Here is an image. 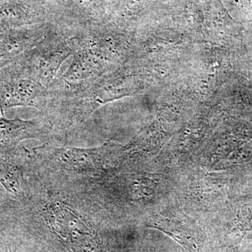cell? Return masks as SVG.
Instances as JSON below:
<instances>
[{
  "label": "cell",
  "instance_id": "cell-1",
  "mask_svg": "<svg viewBox=\"0 0 252 252\" xmlns=\"http://www.w3.org/2000/svg\"><path fill=\"white\" fill-rule=\"evenodd\" d=\"M120 152L112 143L91 148L45 143L27 151L23 167L56 183L84 189L106 177Z\"/></svg>",
  "mask_w": 252,
  "mask_h": 252
},
{
  "label": "cell",
  "instance_id": "cell-6",
  "mask_svg": "<svg viewBox=\"0 0 252 252\" xmlns=\"http://www.w3.org/2000/svg\"><path fill=\"white\" fill-rule=\"evenodd\" d=\"M44 21L43 13L35 6L18 0L0 2V32L39 26Z\"/></svg>",
  "mask_w": 252,
  "mask_h": 252
},
{
  "label": "cell",
  "instance_id": "cell-7",
  "mask_svg": "<svg viewBox=\"0 0 252 252\" xmlns=\"http://www.w3.org/2000/svg\"><path fill=\"white\" fill-rule=\"evenodd\" d=\"M0 184L9 200L20 202L27 197L29 188L24 169L13 159L0 157Z\"/></svg>",
  "mask_w": 252,
  "mask_h": 252
},
{
  "label": "cell",
  "instance_id": "cell-4",
  "mask_svg": "<svg viewBox=\"0 0 252 252\" xmlns=\"http://www.w3.org/2000/svg\"><path fill=\"white\" fill-rule=\"evenodd\" d=\"M34 139L44 143L56 140L54 130L41 116L33 120L8 119L0 117V157L11 158L23 141Z\"/></svg>",
  "mask_w": 252,
  "mask_h": 252
},
{
  "label": "cell",
  "instance_id": "cell-3",
  "mask_svg": "<svg viewBox=\"0 0 252 252\" xmlns=\"http://www.w3.org/2000/svg\"><path fill=\"white\" fill-rule=\"evenodd\" d=\"M47 89L32 77L16 61L0 73V114L16 107H32L42 112L46 105Z\"/></svg>",
  "mask_w": 252,
  "mask_h": 252
},
{
  "label": "cell",
  "instance_id": "cell-8",
  "mask_svg": "<svg viewBox=\"0 0 252 252\" xmlns=\"http://www.w3.org/2000/svg\"><path fill=\"white\" fill-rule=\"evenodd\" d=\"M59 4L64 6L65 9L78 11L79 12L90 11L95 6L98 0H56Z\"/></svg>",
  "mask_w": 252,
  "mask_h": 252
},
{
  "label": "cell",
  "instance_id": "cell-5",
  "mask_svg": "<svg viewBox=\"0 0 252 252\" xmlns=\"http://www.w3.org/2000/svg\"><path fill=\"white\" fill-rule=\"evenodd\" d=\"M53 28L41 24L0 32V70L18 61L37 45Z\"/></svg>",
  "mask_w": 252,
  "mask_h": 252
},
{
  "label": "cell",
  "instance_id": "cell-2",
  "mask_svg": "<svg viewBox=\"0 0 252 252\" xmlns=\"http://www.w3.org/2000/svg\"><path fill=\"white\" fill-rule=\"evenodd\" d=\"M72 54L69 34L54 27L44 39L18 61L32 77L48 89L63 63Z\"/></svg>",
  "mask_w": 252,
  "mask_h": 252
}]
</instances>
